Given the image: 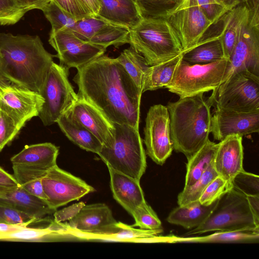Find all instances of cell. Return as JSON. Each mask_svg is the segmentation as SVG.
<instances>
[{
  "instance_id": "cell-1",
  "label": "cell",
  "mask_w": 259,
  "mask_h": 259,
  "mask_svg": "<svg viewBox=\"0 0 259 259\" xmlns=\"http://www.w3.org/2000/svg\"><path fill=\"white\" fill-rule=\"evenodd\" d=\"M77 94L112 123L139 130L142 93L116 58L102 55L77 69Z\"/></svg>"
},
{
  "instance_id": "cell-2",
  "label": "cell",
  "mask_w": 259,
  "mask_h": 259,
  "mask_svg": "<svg viewBox=\"0 0 259 259\" xmlns=\"http://www.w3.org/2000/svg\"><path fill=\"white\" fill-rule=\"evenodd\" d=\"M54 56L37 35L0 32V78L39 93Z\"/></svg>"
},
{
  "instance_id": "cell-3",
  "label": "cell",
  "mask_w": 259,
  "mask_h": 259,
  "mask_svg": "<svg viewBox=\"0 0 259 259\" xmlns=\"http://www.w3.org/2000/svg\"><path fill=\"white\" fill-rule=\"evenodd\" d=\"M204 94L169 102L170 137L173 150L189 158L207 141L210 133L211 104Z\"/></svg>"
},
{
  "instance_id": "cell-4",
  "label": "cell",
  "mask_w": 259,
  "mask_h": 259,
  "mask_svg": "<svg viewBox=\"0 0 259 259\" xmlns=\"http://www.w3.org/2000/svg\"><path fill=\"white\" fill-rule=\"evenodd\" d=\"M129 44L144 57L150 66L183 53L176 32L163 18H142L130 29Z\"/></svg>"
},
{
  "instance_id": "cell-5",
  "label": "cell",
  "mask_w": 259,
  "mask_h": 259,
  "mask_svg": "<svg viewBox=\"0 0 259 259\" xmlns=\"http://www.w3.org/2000/svg\"><path fill=\"white\" fill-rule=\"evenodd\" d=\"M114 141L98 153L107 166L137 181L146 168V153L139 130L127 124L113 123Z\"/></svg>"
},
{
  "instance_id": "cell-6",
  "label": "cell",
  "mask_w": 259,
  "mask_h": 259,
  "mask_svg": "<svg viewBox=\"0 0 259 259\" xmlns=\"http://www.w3.org/2000/svg\"><path fill=\"white\" fill-rule=\"evenodd\" d=\"M256 227H259V222L251 211L246 196L231 188L218 200L205 221L185 235Z\"/></svg>"
},
{
  "instance_id": "cell-7",
  "label": "cell",
  "mask_w": 259,
  "mask_h": 259,
  "mask_svg": "<svg viewBox=\"0 0 259 259\" xmlns=\"http://www.w3.org/2000/svg\"><path fill=\"white\" fill-rule=\"evenodd\" d=\"M228 64L227 59L204 64H192L182 59L165 88L180 98L213 93L222 83Z\"/></svg>"
},
{
  "instance_id": "cell-8",
  "label": "cell",
  "mask_w": 259,
  "mask_h": 259,
  "mask_svg": "<svg viewBox=\"0 0 259 259\" xmlns=\"http://www.w3.org/2000/svg\"><path fill=\"white\" fill-rule=\"evenodd\" d=\"M208 100L215 110L259 111V76L247 71L234 73Z\"/></svg>"
},
{
  "instance_id": "cell-9",
  "label": "cell",
  "mask_w": 259,
  "mask_h": 259,
  "mask_svg": "<svg viewBox=\"0 0 259 259\" xmlns=\"http://www.w3.org/2000/svg\"><path fill=\"white\" fill-rule=\"evenodd\" d=\"M68 75V68L53 62L39 92L44 103L38 116L45 126L57 123L78 97Z\"/></svg>"
},
{
  "instance_id": "cell-10",
  "label": "cell",
  "mask_w": 259,
  "mask_h": 259,
  "mask_svg": "<svg viewBox=\"0 0 259 259\" xmlns=\"http://www.w3.org/2000/svg\"><path fill=\"white\" fill-rule=\"evenodd\" d=\"M164 19L176 32L183 52L199 42L212 25L196 0H183Z\"/></svg>"
},
{
  "instance_id": "cell-11",
  "label": "cell",
  "mask_w": 259,
  "mask_h": 259,
  "mask_svg": "<svg viewBox=\"0 0 259 259\" xmlns=\"http://www.w3.org/2000/svg\"><path fill=\"white\" fill-rule=\"evenodd\" d=\"M44 103L38 93L0 78V110L11 117L20 130L38 116Z\"/></svg>"
},
{
  "instance_id": "cell-12",
  "label": "cell",
  "mask_w": 259,
  "mask_h": 259,
  "mask_svg": "<svg viewBox=\"0 0 259 259\" xmlns=\"http://www.w3.org/2000/svg\"><path fill=\"white\" fill-rule=\"evenodd\" d=\"M42 184L52 209L77 200L95 189L85 181L59 167L56 164L49 169L42 179Z\"/></svg>"
},
{
  "instance_id": "cell-13",
  "label": "cell",
  "mask_w": 259,
  "mask_h": 259,
  "mask_svg": "<svg viewBox=\"0 0 259 259\" xmlns=\"http://www.w3.org/2000/svg\"><path fill=\"white\" fill-rule=\"evenodd\" d=\"M144 133L147 154L157 164H163L173 150L170 137L169 114L166 106L159 104L150 107Z\"/></svg>"
},
{
  "instance_id": "cell-14",
  "label": "cell",
  "mask_w": 259,
  "mask_h": 259,
  "mask_svg": "<svg viewBox=\"0 0 259 259\" xmlns=\"http://www.w3.org/2000/svg\"><path fill=\"white\" fill-rule=\"evenodd\" d=\"M49 42L57 54L60 65L67 68H80L104 55L106 48L85 42L77 38L69 30L50 34Z\"/></svg>"
},
{
  "instance_id": "cell-15",
  "label": "cell",
  "mask_w": 259,
  "mask_h": 259,
  "mask_svg": "<svg viewBox=\"0 0 259 259\" xmlns=\"http://www.w3.org/2000/svg\"><path fill=\"white\" fill-rule=\"evenodd\" d=\"M242 71L259 76V26L251 25L249 17L240 27L222 83L234 73Z\"/></svg>"
},
{
  "instance_id": "cell-16",
  "label": "cell",
  "mask_w": 259,
  "mask_h": 259,
  "mask_svg": "<svg viewBox=\"0 0 259 259\" xmlns=\"http://www.w3.org/2000/svg\"><path fill=\"white\" fill-rule=\"evenodd\" d=\"M259 132V111L243 112L215 110L211 116L210 133L214 139L221 141L227 137H241Z\"/></svg>"
},
{
  "instance_id": "cell-17",
  "label": "cell",
  "mask_w": 259,
  "mask_h": 259,
  "mask_svg": "<svg viewBox=\"0 0 259 259\" xmlns=\"http://www.w3.org/2000/svg\"><path fill=\"white\" fill-rule=\"evenodd\" d=\"M68 110L100 141L103 146L108 147L112 144L114 131L113 123L96 107L78 97Z\"/></svg>"
},
{
  "instance_id": "cell-18",
  "label": "cell",
  "mask_w": 259,
  "mask_h": 259,
  "mask_svg": "<svg viewBox=\"0 0 259 259\" xmlns=\"http://www.w3.org/2000/svg\"><path fill=\"white\" fill-rule=\"evenodd\" d=\"M242 137L233 135L218 143L213 167L218 176L231 185L235 176L243 169Z\"/></svg>"
},
{
  "instance_id": "cell-19",
  "label": "cell",
  "mask_w": 259,
  "mask_h": 259,
  "mask_svg": "<svg viewBox=\"0 0 259 259\" xmlns=\"http://www.w3.org/2000/svg\"><path fill=\"white\" fill-rule=\"evenodd\" d=\"M116 222L106 204L97 203L85 204L66 226L67 231L86 235L94 234Z\"/></svg>"
},
{
  "instance_id": "cell-20",
  "label": "cell",
  "mask_w": 259,
  "mask_h": 259,
  "mask_svg": "<svg viewBox=\"0 0 259 259\" xmlns=\"http://www.w3.org/2000/svg\"><path fill=\"white\" fill-rule=\"evenodd\" d=\"M107 167L113 196L127 212L131 214L136 207L146 202L140 181Z\"/></svg>"
},
{
  "instance_id": "cell-21",
  "label": "cell",
  "mask_w": 259,
  "mask_h": 259,
  "mask_svg": "<svg viewBox=\"0 0 259 259\" xmlns=\"http://www.w3.org/2000/svg\"><path fill=\"white\" fill-rule=\"evenodd\" d=\"M59 147L51 143L26 145L11 158L12 165L48 170L57 164Z\"/></svg>"
},
{
  "instance_id": "cell-22",
  "label": "cell",
  "mask_w": 259,
  "mask_h": 259,
  "mask_svg": "<svg viewBox=\"0 0 259 259\" xmlns=\"http://www.w3.org/2000/svg\"><path fill=\"white\" fill-rule=\"evenodd\" d=\"M96 16L113 24L131 29L142 19L134 0H99Z\"/></svg>"
},
{
  "instance_id": "cell-23",
  "label": "cell",
  "mask_w": 259,
  "mask_h": 259,
  "mask_svg": "<svg viewBox=\"0 0 259 259\" xmlns=\"http://www.w3.org/2000/svg\"><path fill=\"white\" fill-rule=\"evenodd\" d=\"M162 232V229L157 230L136 229L133 226L116 222L94 234L86 235L95 236V238L118 241H138L139 240L146 242L168 243L169 236L158 235Z\"/></svg>"
},
{
  "instance_id": "cell-24",
  "label": "cell",
  "mask_w": 259,
  "mask_h": 259,
  "mask_svg": "<svg viewBox=\"0 0 259 259\" xmlns=\"http://www.w3.org/2000/svg\"><path fill=\"white\" fill-rule=\"evenodd\" d=\"M0 204L25 212L40 220L56 211L50 207L46 201L30 194L20 186L14 190L0 193Z\"/></svg>"
},
{
  "instance_id": "cell-25",
  "label": "cell",
  "mask_w": 259,
  "mask_h": 259,
  "mask_svg": "<svg viewBox=\"0 0 259 259\" xmlns=\"http://www.w3.org/2000/svg\"><path fill=\"white\" fill-rule=\"evenodd\" d=\"M57 123L65 136L81 149L97 154L100 151L102 144L68 110L59 118Z\"/></svg>"
},
{
  "instance_id": "cell-26",
  "label": "cell",
  "mask_w": 259,
  "mask_h": 259,
  "mask_svg": "<svg viewBox=\"0 0 259 259\" xmlns=\"http://www.w3.org/2000/svg\"><path fill=\"white\" fill-rule=\"evenodd\" d=\"M217 201L209 205L201 204L199 201L179 206L174 209L167 217L170 224L187 229L194 228L203 223L215 207Z\"/></svg>"
},
{
  "instance_id": "cell-27",
  "label": "cell",
  "mask_w": 259,
  "mask_h": 259,
  "mask_svg": "<svg viewBox=\"0 0 259 259\" xmlns=\"http://www.w3.org/2000/svg\"><path fill=\"white\" fill-rule=\"evenodd\" d=\"M249 16L245 4L240 5L229 11L223 17L221 39L225 57L229 59L232 54L242 23Z\"/></svg>"
},
{
  "instance_id": "cell-28",
  "label": "cell",
  "mask_w": 259,
  "mask_h": 259,
  "mask_svg": "<svg viewBox=\"0 0 259 259\" xmlns=\"http://www.w3.org/2000/svg\"><path fill=\"white\" fill-rule=\"evenodd\" d=\"M259 227L238 229L232 231H215L207 236L180 237L175 236L174 243L177 242H258Z\"/></svg>"
},
{
  "instance_id": "cell-29",
  "label": "cell",
  "mask_w": 259,
  "mask_h": 259,
  "mask_svg": "<svg viewBox=\"0 0 259 259\" xmlns=\"http://www.w3.org/2000/svg\"><path fill=\"white\" fill-rule=\"evenodd\" d=\"M226 59L221 37L202 41L183 52L182 59L192 64H204Z\"/></svg>"
},
{
  "instance_id": "cell-30",
  "label": "cell",
  "mask_w": 259,
  "mask_h": 259,
  "mask_svg": "<svg viewBox=\"0 0 259 259\" xmlns=\"http://www.w3.org/2000/svg\"><path fill=\"white\" fill-rule=\"evenodd\" d=\"M217 147L218 144L208 139L200 149L187 159L184 187L192 185L202 176L213 161Z\"/></svg>"
},
{
  "instance_id": "cell-31",
  "label": "cell",
  "mask_w": 259,
  "mask_h": 259,
  "mask_svg": "<svg viewBox=\"0 0 259 259\" xmlns=\"http://www.w3.org/2000/svg\"><path fill=\"white\" fill-rule=\"evenodd\" d=\"M180 54L167 61L150 66L145 76L142 93L165 88L171 81L175 71L182 59Z\"/></svg>"
},
{
  "instance_id": "cell-32",
  "label": "cell",
  "mask_w": 259,
  "mask_h": 259,
  "mask_svg": "<svg viewBox=\"0 0 259 259\" xmlns=\"http://www.w3.org/2000/svg\"><path fill=\"white\" fill-rule=\"evenodd\" d=\"M116 59L142 93L145 76L150 67L144 57L131 46L124 49Z\"/></svg>"
},
{
  "instance_id": "cell-33",
  "label": "cell",
  "mask_w": 259,
  "mask_h": 259,
  "mask_svg": "<svg viewBox=\"0 0 259 259\" xmlns=\"http://www.w3.org/2000/svg\"><path fill=\"white\" fill-rule=\"evenodd\" d=\"M14 177L20 186L30 194L46 201L42 179L48 170H38L12 165Z\"/></svg>"
},
{
  "instance_id": "cell-34",
  "label": "cell",
  "mask_w": 259,
  "mask_h": 259,
  "mask_svg": "<svg viewBox=\"0 0 259 259\" xmlns=\"http://www.w3.org/2000/svg\"><path fill=\"white\" fill-rule=\"evenodd\" d=\"M130 30L127 27L108 23L90 41L94 44L107 48H116L130 42Z\"/></svg>"
},
{
  "instance_id": "cell-35",
  "label": "cell",
  "mask_w": 259,
  "mask_h": 259,
  "mask_svg": "<svg viewBox=\"0 0 259 259\" xmlns=\"http://www.w3.org/2000/svg\"><path fill=\"white\" fill-rule=\"evenodd\" d=\"M218 175L213 167V161L202 176L192 185L184 187L178 196L179 206L186 205L198 201L207 185Z\"/></svg>"
},
{
  "instance_id": "cell-36",
  "label": "cell",
  "mask_w": 259,
  "mask_h": 259,
  "mask_svg": "<svg viewBox=\"0 0 259 259\" xmlns=\"http://www.w3.org/2000/svg\"><path fill=\"white\" fill-rule=\"evenodd\" d=\"M52 25L50 34L71 29L77 20L63 10L56 3L50 1L41 10Z\"/></svg>"
},
{
  "instance_id": "cell-37",
  "label": "cell",
  "mask_w": 259,
  "mask_h": 259,
  "mask_svg": "<svg viewBox=\"0 0 259 259\" xmlns=\"http://www.w3.org/2000/svg\"><path fill=\"white\" fill-rule=\"evenodd\" d=\"M142 18H163L183 0H134Z\"/></svg>"
},
{
  "instance_id": "cell-38",
  "label": "cell",
  "mask_w": 259,
  "mask_h": 259,
  "mask_svg": "<svg viewBox=\"0 0 259 259\" xmlns=\"http://www.w3.org/2000/svg\"><path fill=\"white\" fill-rule=\"evenodd\" d=\"M108 22L95 16H89L77 20L69 30L79 39L85 42L90 40Z\"/></svg>"
},
{
  "instance_id": "cell-39",
  "label": "cell",
  "mask_w": 259,
  "mask_h": 259,
  "mask_svg": "<svg viewBox=\"0 0 259 259\" xmlns=\"http://www.w3.org/2000/svg\"><path fill=\"white\" fill-rule=\"evenodd\" d=\"M131 214L135 220L132 226L146 230L162 229L161 222L156 213L146 202L136 207Z\"/></svg>"
},
{
  "instance_id": "cell-40",
  "label": "cell",
  "mask_w": 259,
  "mask_h": 259,
  "mask_svg": "<svg viewBox=\"0 0 259 259\" xmlns=\"http://www.w3.org/2000/svg\"><path fill=\"white\" fill-rule=\"evenodd\" d=\"M231 186L245 196L259 195V177L243 169L234 178Z\"/></svg>"
},
{
  "instance_id": "cell-41",
  "label": "cell",
  "mask_w": 259,
  "mask_h": 259,
  "mask_svg": "<svg viewBox=\"0 0 259 259\" xmlns=\"http://www.w3.org/2000/svg\"><path fill=\"white\" fill-rule=\"evenodd\" d=\"M43 220L38 219L25 212L0 204V223L28 227Z\"/></svg>"
},
{
  "instance_id": "cell-42",
  "label": "cell",
  "mask_w": 259,
  "mask_h": 259,
  "mask_svg": "<svg viewBox=\"0 0 259 259\" xmlns=\"http://www.w3.org/2000/svg\"><path fill=\"white\" fill-rule=\"evenodd\" d=\"M231 188V185L226 180L218 176L207 185L198 201L202 205H209Z\"/></svg>"
},
{
  "instance_id": "cell-43",
  "label": "cell",
  "mask_w": 259,
  "mask_h": 259,
  "mask_svg": "<svg viewBox=\"0 0 259 259\" xmlns=\"http://www.w3.org/2000/svg\"><path fill=\"white\" fill-rule=\"evenodd\" d=\"M26 12L15 0H0V25H12L18 22Z\"/></svg>"
},
{
  "instance_id": "cell-44",
  "label": "cell",
  "mask_w": 259,
  "mask_h": 259,
  "mask_svg": "<svg viewBox=\"0 0 259 259\" xmlns=\"http://www.w3.org/2000/svg\"><path fill=\"white\" fill-rule=\"evenodd\" d=\"M20 130L13 119L0 110V152L16 137Z\"/></svg>"
},
{
  "instance_id": "cell-45",
  "label": "cell",
  "mask_w": 259,
  "mask_h": 259,
  "mask_svg": "<svg viewBox=\"0 0 259 259\" xmlns=\"http://www.w3.org/2000/svg\"><path fill=\"white\" fill-rule=\"evenodd\" d=\"M207 19L214 24L229 10L217 0H196Z\"/></svg>"
},
{
  "instance_id": "cell-46",
  "label": "cell",
  "mask_w": 259,
  "mask_h": 259,
  "mask_svg": "<svg viewBox=\"0 0 259 259\" xmlns=\"http://www.w3.org/2000/svg\"><path fill=\"white\" fill-rule=\"evenodd\" d=\"M77 20L91 16L88 14L79 0H51Z\"/></svg>"
},
{
  "instance_id": "cell-47",
  "label": "cell",
  "mask_w": 259,
  "mask_h": 259,
  "mask_svg": "<svg viewBox=\"0 0 259 259\" xmlns=\"http://www.w3.org/2000/svg\"><path fill=\"white\" fill-rule=\"evenodd\" d=\"M85 205L83 202L73 204L63 209L54 212V221L61 223L70 220L75 216L81 208Z\"/></svg>"
},
{
  "instance_id": "cell-48",
  "label": "cell",
  "mask_w": 259,
  "mask_h": 259,
  "mask_svg": "<svg viewBox=\"0 0 259 259\" xmlns=\"http://www.w3.org/2000/svg\"><path fill=\"white\" fill-rule=\"evenodd\" d=\"M19 186L14 176L0 166V193L14 190Z\"/></svg>"
},
{
  "instance_id": "cell-49",
  "label": "cell",
  "mask_w": 259,
  "mask_h": 259,
  "mask_svg": "<svg viewBox=\"0 0 259 259\" xmlns=\"http://www.w3.org/2000/svg\"><path fill=\"white\" fill-rule=\"evenodd\" d=\"M245 5L249 13V23L251 25L259 26V0H248Z\"/></svg>"
},
{
  "instance_id": "cell-50",
  "label": "cell",
  "mask_w": 259,
  "mask_h": 259,
  "mask_svg": "<svg viewBox=\"0 0 259 259\" xmlns=\"http://www.w3.org/2000/svg\"><path fill=\"white\" fill-rule=\"evenodd\" d=\"M50 0H15L26 12L33 9L41 10Z\"/></svg>"
},
{
  "instance_id": "cell-51",
  "label": "cell",
  "mask_w": 259,
  "mask_h": 259,
  "mask_svg": "<svg viewBox=\"0 0 259 259\" xmlns=\"http://www.w3.org/2000/svg\"><path fill=\"white\" fill-rule=\"evenodd\" d=\"M89 15L96 16L99 11V0H79Z\"/></svg>"
},
{
  "instance_id": "cell-52",
  "label": "cell",
  "mask_w": 259,
  "mask_h": 259,
  "mask_svg": "<svg viewBox=\"0 0 259 259\" xmlns=\"http://www.w3.org/2000/svg\"><path fill=\"white\" fill-rule=\"evenodd\" d=\"M246 197L255 219L259 222V195H249Z\"/></svg>"
},
{
  "instance_id": "cell-53",
  "label": "cell",
  "mask_w": 259,
  "mask_h": 259,
  "mask_svg": "<svg viewBox=\"0 0 259 259\" xmlns=\"http://www.w3.org/2000/svg\"><path fill=\"white\" fill-rule=\"evenodd\" d=\"M229 11L232 10L235 7L242 5L245 4L248 0H217Z\"/></svg>"
},
{
  "instance_id": "cell-54",
  "label": "cell",
  "mask_w": 259,
  "mask_h": 259,
  "mask_svg": "<svg viewBox=\"0 0 259 259\" xmlns=\"http://www.w3.org/2000/svg\"><path fill=\"white\" fill-rule=\"evenodd\" d=\"M24 227H26L0 223V234L13 232L21 229Z\"/></svg>"
}]
</instances>
